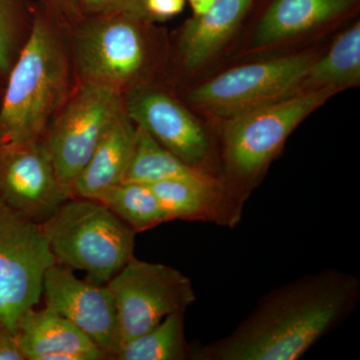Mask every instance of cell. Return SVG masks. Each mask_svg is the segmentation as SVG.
<instances>
[{"label": "cell", "instance_id": "cell-4", "mask_svg": "<svg viewBox=\"0 0 360 360\" xmlns=\"http://www.w3.org/2000/svg\"><path fill=\"white\" fill-rule=\"evenodd\" d=\"M338 89L317 87L229 118L224 129V158L231 179L224 182L245 203L252 184L269 167L303 120Z\"/></svg>", "mask_w": 360, "mask_h": 360}, {"label": "cell", "instance_id": "cell-18", "mask_svg": "<svg viewBox=\"0 0 360 360\" xmlns=\"http://www.w3.org/2000/svg\"><path fill=\"white\" fill-rule=\"evenodd\" d=\"M212 172L191 167L136 125L134 153L123 182L151 184L172 179H206Z\"/></svg>", "mask_w": 360, "mask_h": 360}, {"label": "cell", "instance_id": "cell-16", "mask_svg": "<svg viewBox=\"0 0 360 360\" xmlns=\"http://www.w3.org/2000/svg\"><path fill=\"white\" fill-rule=\"evenodd\" d=\"M255 0H215L210 8L187 21L180 39L182 60L189 70L200 68L219 51Z\"/></svg>", "mask_w": 360, "mask_h": 360}, {"label": "cell", "instance_id": "cell-6", "mask_svg": "<svg viewBox=\"0 0 360 360\" xmlns=\"http://www.w3.org/2000/svg\"><path fill=\"white\" fill-rule=\"evenodd\" d=\"M108 286L115 300L120 347L148 333L167 315L186 311L196 300L191 279L179 270L134 257Z\"/></svg>", "mask_w": 360, "mask_h": 360}, {"label": "cell", "instance_id": "cell-20", "mask_svg": "<svg viewBox=\"0 0 360 360\" xmlns=\"http://www.w3.org/2000/svg\"><path fill=\"white\" fill-rule=\"evenodd\" d=\"M137 233L170 221L158 196L148 184L122 182L103 191L96 200Z\"/></svg>", "mask_w": 360, "mask_h": 360}, {"label": "cell", "instance_id": "cell-19", "mask_svg": "<svg viewBox=\"0 0 360 360\" xmlns=\"http://www.w3.org/2000/svg\"><path fill=\"white\" fill-rule=\"evenodd\" d=\"M184 314L181 310L167 315L148 333L120 345L112 359L193 360L194 347L184 333Z\"/></svg>", "mask_w": 360, "mask_h": 360}, {"label": "cell", "instance_id": "cell-9", "mask_svg": "<svg viewBox=\"0 0 360 360\" xmlns=\"http://www.w3.org/2000/svg\"><path fill=\"white\" fill-rule=\"evenodd\" d=\"M135 16L99 14L82 23L73 39L75 65L82 82L122 90L146 63V44Z\"/></svg>", "mask_w": 360, "mask_h": 360}, {"label": "cell", "instance_id": "cell-26", "mask_svg": "<svg viewBox=\"0 0 360 360\" xmlns=\"http://www.w3.org/2000/svg\"><path fill=\"white\" fill-rule=\"evenodd\" d=\"M215 0H189L193 7L194 15H200L205 13L212 6Z\"/></svg>", "mask_w": 360, "mask_h": 360}, {"label": "cell", "instance_id": "cell-3", "mask_svg": "<svg viewBox=\"0 0 360 360\" xmlns=\"http://www.w3.org/2000/svg\"><path fill=\"white\" fill-rule=\"evenodd\" d=\"M56 264L108 284L134 257L135 232L103 203L71 198L41 224Z\"/></svg>", "mask_w": 360, "mask_h": 360}, {"label": "cell", "instance_id": "cell-15", "mask_svg": "<svg viewBox=\"0 0 360 360\" xmlns=\"http://www.w3.org/2000/svg\"><path fill=\"white\" fill-rule=\"evenodd\" d=\"M136 125L123 110L111 123L91 158L71 186L72 198L96 200L124 180L134 153Z\"/></svg>", "mask_w": 360, "mask_h": 360}, {"label": "cell", "instance_id": "cell-17", "mask_svg": "<svg viewBox=\"0 0 360 360\" xmlns=\"http://www.w3.org/2000/svg\"><path fill=\"white\" fill-rule=\"evenodd\" d=\"M355 0H274L260 20L253 44L266 46L338 18Z\"/></svg>", "mask_w": 360, "mask_h": 360}, {"label": "cell", "instance_id": "cell-2", "mask_svg": "<svg viewBox=\"0 0 360 360\" xmlns=\"http://www.w3.org/2000/svg\"><path fill=\"white\" fill-rule=\"evenodd\" d=\"M68 63L58 34L35 21L7 75L0 101V146L42 139L68 89Z\"/></svg>", "mask_w": 360, "mask_h": 360}, {"label": "cell", "instance_id": "cell-11", "mask_svg": "<svg viewBox=\"0 0 360 360\" xmlns=\"http://www.w3.org/2000/svg\"><path fill=\"white\" fill-rule=\"evenodd\" d=\"M42 295L45 307L72 322L112 359L120 335L115 300L108 284L82 281L72 269L56 264L45 272Z\"/></svg>", "mask_w": 360, "mask_h": 360}, {"label": "cell", "instance_id": "cell-14", "mask_svg": "<svg viewBox=\"0 0 360 360\" xmlns=\"http://www.w3.org/2000/svg\"><path fill=\"white\" fill-rule=\"evenodd\" d=\"M15 336L27 360L108 359L77 326L47 307L26 310Z\"/></svg>", "mask_w": 360, "mask_h": 360}, {"label": "cell", "instance_id": "cell-8", "mask_svg": "<svg viewBox=\"0 0 360 360\" xmlns=\"http://www.w3.org/2000/svg\"><path fill=\"white\" fill-rule=\"evenodd\" d=\"M314 61L307 54H296L232 68L193 90L188 101L233 117L296 94Z\"/></svg>", "mask_w": 360, "mask_h": 360}, {"label": "cell", "instance_id": "cell-12", "mask_svg": "<svg viewBox=\"0 0 360 360\" xmlns=\"http://www.w3.org/2000/svg\"><path fill=\"white\" fill-rule=\"evenodd\" d=\"M124 111L135 125L180 160L210 172V142L205 129L172 97L158 90L134 87L124 101Z\"/></svg>", "mask_w": 360, "mask_h": 360}, {"label": "cell", "instance_id": "cell-10", "mask_svg": "<svg viewBox=\"0 0 360 360\" xmlns=\"http://www.w3.org/2000/svg\"><path fill=\"white\" fill-rule=\"evenodd\" d=\"M72 198L44 141L0 146V200L42 224Z\"/></svg>", "mask_w": 360, "mask_h": 360}, {"label": "cell", "instance_id": "cell-22", "mask_svg": "<svg viewBox=\"0 0 360 360\" xmlns=\"http://www.w3.org/2000/svg\"><path fill=\"white\" fill-rule=\"evenodd\" d=\"M20 21L18 0H0V77H7L15 61Z\"/></svg>", "mask_w": 360, "mask_h": 360}, {"label": "cell", "instance_id": "cell-24", "mask_svg": "<svg viewBox=\"0 0 360 360\" xmlns=\"http://www.w3.org/2000/svg\"><path fill=\"white\" fill-rule=\"evenodd\" d=\"M184 6L186 0H141L137 16L167 20L181 13Z\"/></svg>", "mask_w": 360, "mask_h": 360}, {"label": "cell", "instance_id": "cell-7", "mask_svg": "<svg viewBox=\"0 0 360 360\" xmlns=\"http://www.w3.org/2000/svg\"><path fill=\"white\" fill-rule=\"evenodd\" d=\"M124 110L118 90L82 82L42 141L63 186H71L87 165L103 134ZM72 196V195H71Z\"/></svg>", "mask_w": 360, "mask_h": 360}, {"label": "cell", "instance_id": "cell-23", "mask_svg": "<svg viewBox=\"0 0 360 360\" xmlns=\"http://www.w3.org/2000/svg\"><path fill=\"white\" fill-rule=\"evenodd\" d=\"M82 8L89 13L106 14L113 13H129L139 18L141 0H78Z\"/></svg>", "mask_w": 360, "mask_h": 360}, {"label": "cell", "instance_id": "cell-1", "mask_svg": "<svg viewBox=\"0 0 360 360\" xmlns=\"http://www.w3.org/2000/svg\"><path fill=\"white\" fill-rule=\"evenodd\" d=\"M359 295L352 274H307L264 295L226 338L194 347L193 360L300 359L352 314Z\"/></svg>", "mask_w": 360, "mask_h": 360}, {"label": "cell", "instance_id": "cell-25", "mask_svg": "<svg viewBox=\"0 0 360 360\" xmlns=\"http://www.w3.org/2000/svg\"><path fill=\"white\" fill-rule=\"evenodd\" d=\"M0 360H25L16 336L0 326Z\"/></svg>", "mask_w": 360, "mask_h": 360}, {"label": "cell", "instance_id": "cell-21", "mask_svg": "<svg viewBox=\"0 0 360 360\" xmlns=\"http://www.w3.org/2000/svg\"><path fill=\"white\" fill-rule=\"evenodd\" d=\"M360 77V26H352L340 34L323 58L310 66L304 84L317 87H340L356 84Z\"/></svg>", "mask_w": 360, "mask_h": 360}, {"label": "cell", "instance_id": "cell-5", "mask_svg": "<svg viewBox=\"0 0 360 360\" xmlns=\"http://www.w3.org/2000/svg\"><path fill=\"white\" fill-rule=\"evenodd\" d=\"M56 264L41 224L0 200V326L11 335L39 304L45 272Z\"/></svg>", "mask_w": 360, "mask_h": 360}, {"label": "cell", "instance_id": "cell-13", "mask_svg": "<svg viewBox=\"0 0 360 360\" xmlns=\"http://www.w3.org/2000/svg\"><path fill=\"white\" fill-rule=\"evenodd\" d=\"M158 196L170 221L210 222L234 227L240 221L245 203L238 200L224 180L172 179L148 184Z\"/></svg>", "mask_w": 360, "mask_h": 360}]
</instances>
